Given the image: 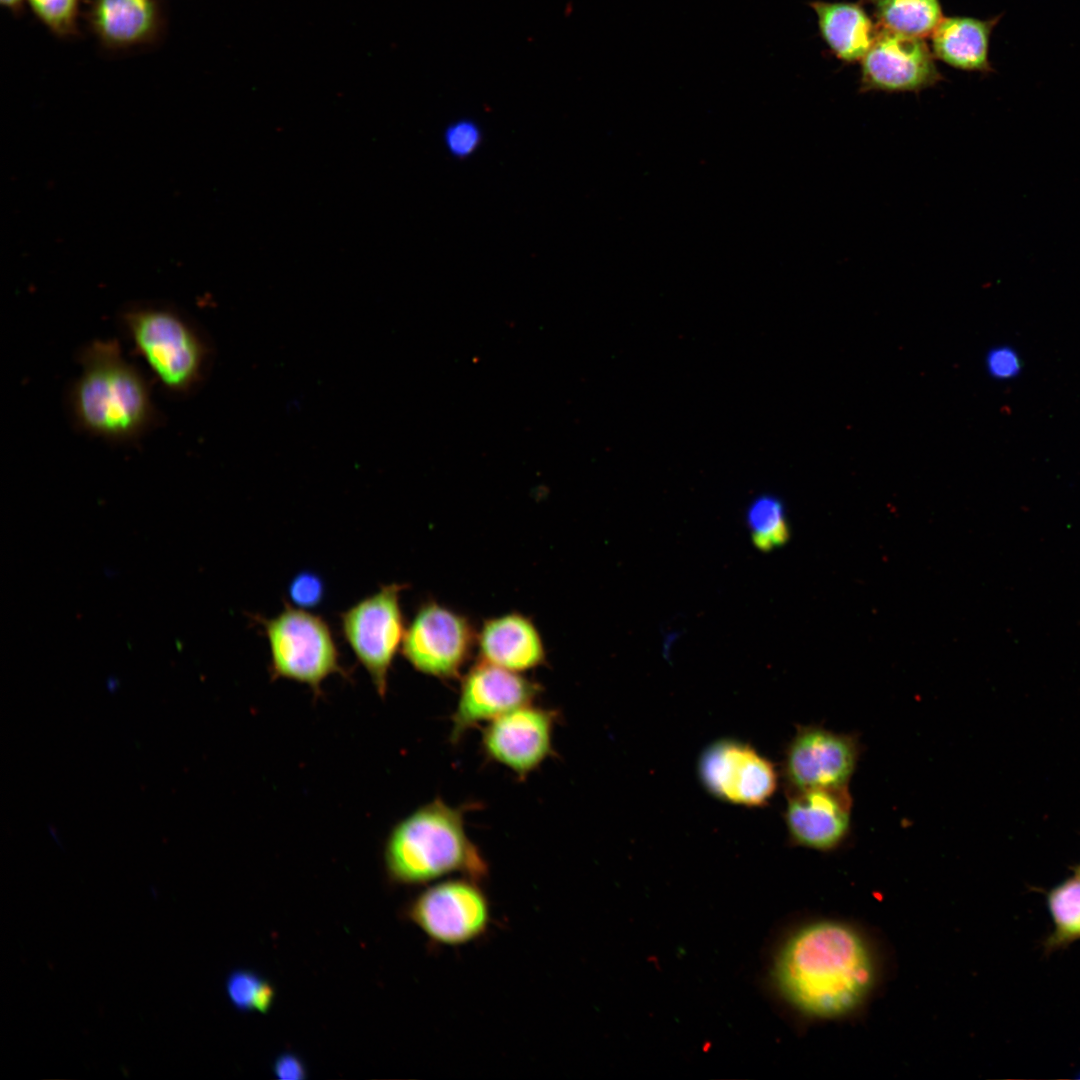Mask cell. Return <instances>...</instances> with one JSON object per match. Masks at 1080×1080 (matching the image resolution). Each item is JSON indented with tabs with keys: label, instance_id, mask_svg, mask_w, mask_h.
I'll list each match as a JSON object with an SVG mask.
<instances>
[{
	"label": "cell",
	"instance_id": "obj_16",
	"mask_svg": "<svg viewBox=\"0 0 1080 1080\" xmlns=\"http://www.w3.org/2000/svg\"><path fill=\"white\" fill-rule=\"evenodd\" d=\"M476 644L481 661L518 673L542 665L546 657L538 629L516 612L485 620Z\"/></svg>",
	"mask_w": 1080,
	"mask_h": 1080
},
{
	"label": "cell",
	"instance_id": "obj_20",
	"mask_svg": "<svg viewBox=\"0 0 1080 1080\" xmlns=\"http://www.w3.org/2000/svg\"><path fill=\"white\" fill-rule=\"evenodd\" d=\"M1053 930L1044 945L1051 952L1080 939V878L1073 877L1047 895Z\"/></svg>",
	"mask_w": 1080,
	"mask_h": 1080
},
{
	"label": "cell",
	"instance_id": "obj_5",
	"mask_svg": "<svg viewBox=\"0 0 1080 1080\" xmlns=\"http://www.w3.org/2000/svg\"><path fill=\"white\" fill-rule=\"evenodd\" d=\"M253 618L267 638L274 678L293 680L318 691L329 676L343 674L333 632L321 616L284 602L276 616Z\"/></svg>",
	"mask_w": 1080,
	"mask_h": 1080
},
{
	"label": "cell",
	"instance_id": "obj_1",
	"mask_svg": "<svg viewBox=\"0 0 1080 1080\" xmlns=\"http://www.w3.org/2000/svg\"><path fill=\"white\" fill-rule=\"evenodd\" d=\"M879 976L869 939L853 925L819 919L797 928L779 949L773 980L782 998L813 1020L854 1014L869 999Z\"/></svg>",
	"mask_w": 1080,
	"mask_h": 1080
},
{
	"label": "cell",
	"instance_id": "obj_11",
	"mask_svg": "<svg viewBox=\"0 0 1080 1080\" xmlns=\"http://www.w3.org/2000/svg\"><path fill=\"white\" fill-rule=\"evenodd\" d=\"M935 57L923 38L878 27L862 58L859 92L919 93L941 82Z\"/></svg>",
	"mask_w": 1080,
	"mask_h": 1080
},
{
	"label": "cell",
	"instance_id": "obj_3",
	"mask_svg": "<svg viewBox=\"0 0 1080 1080\" xmlns=\"http://www.w3.org/2000/svg\"><path fill=\"white\" fill-rule=\"evenodd\" d=\"M392 880L424 884L459 873L476 881L487 877L488 864L469 838L462 810L435 799L402 819L385 846Z\"/></svg>",
	"mask_w": 1080,
	"mask_h": 1080
},
{
	"label": "cell",
	"instance_id": "obj_6",
	"mask_svg": "<svg viewBox=\"0 0 1080 1080\" xmlns=\"http://www.w3.org/2000/svg\"><path fill=\"white\" fill-rule=\"evenodd\" d=\"M405 584L391 583L359 600L340 615L341 631L380 696L405 635L400 595Z\"/></svg>",
	"mask_w": 1080,
	"mask_h": 1080
},
{
	"label": "cell",
	"instance_id": "obj_28",
	"mask_svg": "<svg viewBox=\"0 0 1080 1080\" xmlns=\"http://www.w3.org/2000/svg\"><path fill=\"white\" fill-rule=\"evenodd\" d=\"M25 0H0L3 7L10 10L15 16L22 14Z\"/></svg>",
	"mask_w": 1080,
	"mask_h": 1080
},
{
	"label": "cell",
	"instance_id": "obj_29",
	"mask_svg": "<svg viewBox=\"0 0 1080 1080\" xmlns=\"http://www.w3.org/2000/svg\"><path fill=\"white\" fill-rule=\"evenodd\" d=\"M117 686H118V680L117 679L112 677V678L107 680V688H108V690L110 692H114L115 689L117 688Z\"/></svg>",
	"mask_w": 1080,
	"mask_h": 1080
},
{
	"label": "cell",
	"instance_id": "obj_13",
	"mask_svg": "<svg viewBox=\"0 0 1080 1080\" xmlns=\"http://www.w3.org/2000/svg\"><path fill=\"white\" fill-rule=\"evenodd\" d=\"M555 713L527 704L489 722L482 735L487 756L518 776L538 768L552 753Z\"/></svg>",
	"mask_w": 1080,
	"mask_h": 1080
},
{
	"label": "cell",
	"instance_id": "obj_26",
	"mask_svg": "<svg viewBox=\"0 0 1080 1080\" xmlns=\"http://www.w3.org/2000/svg\"><path fill=\"white\" fill-rule=\"evenodd\" d=\"M288 591L295 606L304 609L312 608L322 600L324 585L318 575L305 571L293 578Z\"/></svg>",
	"mask_w": 1080,
	"mask_h": 1080
},
{
	"label": "cell",
	"instance_id": "obj_14",
	"mask_svg": "<svg viewBox=\"0 0 1080 1080\" xmlns=\"http://www.w3.org/2000/svg\"><path fill=\"white\" fill-rule=\"evenodd\" d=\"M784 820L793 844L821 852L836 850L851 832L849 788L789 792Z\"/></svg>",
	"mask_w": 1080,
	"mask_h": 1080
},
{
	"label": "cell",
	"instance_id": "obj_8",
	"mask_svg": "<svg viewBox=\"0 0 1080 1080\" xmlns=\"http://www.w3.org/2000/svg\"><path fill=\"white\" fill-rule=\"evenodd\" d=\"M477 634L463 615L435 601L423 603L406 628L401 651L418 672L440 679L459 676Z\"/></svg>",
	"mask_w": 1080,
	"mask_h": 1080
},
{
	"label": "cell",
	"instance_id": "obj_22",
	"mask_svg": "<svg viewBox=\"0 0 1080 1080\" xmlns=\"http://www.w3.org/2000/svg\"><path fill=\"white\" fill-rule=\"evenodd\" d=\"M226 991L233 1006L240 1010L265 1013L272 1005V986L255 973L246 970L233 972L227 979Z\"/></svg>",
	"mask_w": 1080,
	"mask_h": 1080
},
{
	"label": "cell",
	"instance_id": "obj_21",
	"mask_svg": "<svg viewBox=\"0 0 1080 1080\" xmlns=\"http://www.w3.org/2000/svg\"><path fill=\"white\" fill-rule=\"evenodd\" d=\"M746 523L752 543L761 551L782 546L790 535L784 505L775 496L755 498L747 509Z\"/></svg>",
	"mask_w": 1080,
	"mask_h": 1080
},
{
	"label": "cell",
	"instance_id": "obj_30",
	"mask_svg": "<svg viewBox=\"0 0 1080 1080\" xmlns=\"http://www.w3.org/2000/svg\"><path fill=\"white\" fill-rule=\"evenodd\" d=\"M1075 876L1080 878V864L1075 867Z\"/></svg>",
	"mask_w": 1080,
	"mask_h": 1080
},
{
	"label": "cell",
	"instance_id": "obj_2",
	"mask_svg": "<svg viewBox=\"0 0 1080 1080\" xmlns=\"http://www.w3.org/2000/svg\"><path fill=\"white\" fill-rule=\"evenodd\" d=\"M82 371L70 393L81 430L115 442L139 438L155 409L149 385L123 356L115 340H94L80 354Z\"/></svg>",
	"mask_w": 1080,
	"mask_h": 1080
},
{
	"label": "cell",
	"instance_id": "obj_27",
	"mask_svg": "<svg viewBox=\"0 0 1080 1080\" xmlns=\"http://www.w3.org/2000/svg\"><path fill=\"white\" fill-rule=\"evenodd\" d=\"M305 1072L302 1061L290 1053L280 1055L274 1063V1073L280 1079H301Z\"/></svg>",
	"mask_w": 1080,
	"mask_h": 1080
},
{
	"label": "cell",
	"instance_id": "obj_24",
	"mask_svg": "<svg viewBox=\"0 0 1080 1080\" xmlns=\"http://www.w3.org/2000/svg\"><path fill=\"white\" fill-rule=\"evenodd\" d=\"M481 140V129L471 119L456 120L444 132L448 152L459 159L471 156L479 148Z\"/></svg>",
	"mask_w": 1080,
	"mask_h": 1080
},
{
	"label": "cell",
	"instance_id": "obj_15",
	"mask_svg": "<svg viewBox=\"0 0 1080 1080\" xmlns=\"http://www.w3.org/2000/svg\"><path fill=\"white\" fill-rule=\"evenodd\" d=\"M85 18L101 45L110 50L152 44L164 26L157 0H90Z\"/></svg>",
	"mask_w": 1080,
	"mask_h": 1080
},
{
	"label": "cell",
	"instance_id": "obj_23",
	"mask_svg": "<svg viewBox=\"0 0 1080 1080\" xmlns=\"http://www.w3.org/2000/svg\"><path fill=\"white\" fill-rule=\"evenodd\" d=\"M32 12L58 38L78 35L80 0H27Z\"/></svg>",
	"mask_w": 1080,
	"mask_h": 1080
},
{
	"label": "cell",
	"instance_id": "obj_18",
	"mask_svg": "<svg viewBox=\"0 0 1080 1080\" xmlns=\"http://www.w3.org/2000/svg\"><path fill=\"white\" fill-rule=\"evenodd\" d=\"M809 6L817 16L820 34L832 53L844 62L861 61L878 32V26L861 4L815 0Z\"/></svg>",
	"mask_w": 1080,
	"mask_h": 1080
},
{
	"label": "cell",
	"instance_id": "obj_12",
	"mask_svg": "<svg viewBox=\"0 0 1080 1080\" xmlns=\"http://www.w3.org/2000/svg\"><path fill=\"white\" fill-rule=\"evenodd\" d=\"M540 686L518 672L479 661L464 675L452 715L450 739L457 743L472 727L532 704Z\"/></svg>",
	"mask_w": 1080,
	"mask_h": 1080
},
{
	"label": "cell",
	"instance_id": "obj_19",
	"mask_svg": "<svg viewBox=\"0 0 1080 1080\" xmlns=\"http://www.w3.org/2000/svg\"><path fill=\"white\" fill-rule=\"evenodd\" d=\"M873 8L879 28L924 38L943 19L939 0H861Z\"/></svg>",
	"mask_w": 1080,
	"mask_h": 1080
},
{
	"label": "cell",
	"instance_id": "obj_9",
	"mask_svg": "<svg viewBox=\"0 0 1080 1080\" xmlns=\"http://www.w3.org/2000/svg\"><path fill=\"white\" fill-rule=\"evenodd\" d=\"M862 750L856 734L800 726L785 750L783 772L789 792L848 788Z\"/></svg>",
	"mask_w": 1080,
	"mask_h": 1080
},
{
	"label": "cell",
	"instance_id": "obj_10",
	"mask_svg": "<svg viewBox=\"0 0 1080 1080\" xmlns=\"http://www.w3.org/2000/svg\"><path fill=\"white\" fill-rule=\"evenodd\" d=\"M699 778L714 797L738 805H766L776 792L774 764L749 744L721 739L710 744L698 762Z\"/></svg>",
	"mask_w": 1080,
	"mask_h": 1080
},
{
	"label": "cell",
	"instance_id": "obj_25",
	"mask_svg": "<svg viewBox=\"0 0 1080 1080\" xmlns=\"http://www.w3.org/2000/svg\"><path fill=\"white\" fill-rule=\"evenodd\" d=\"M989 375L997 380H1011L1020 375L1023 363L1019 353L1009 345L990 349L985 358Z\"/></svg>",
	"mask_w": 1080,
	"mask_h": 1080
},
{
	"label": "cell",
	"instance_id": "obj_4",
	"mask_svg": "<svg viewBox=\"0 0 1080 1080\" xmlns=\"http://www.w3.org/2000/svg\"><path fill=\"white\" fill-rule=\"evenodd\" d=\"M122 319L137 352L169 391L184 393L199 381L207 348L180 314L137 306L126 310Z\"/></svg>",
	"mask_w": 1080,
	"mask_h": 1080
},
{
	"label": "cell",
	"instance_id": "obj_7",
	"mask_svg": "<svg viewBox=\"0 0 1080 1080\" xmlns=\"http://www.w3.org/2000/svg\"><path fill=\"white\" fill-rule=\"evenodd\" d=\"M477 882L463 877L428 887L411 902L410 920L441 945L459 946L478 939L488 929L491 911Z\"/></svg>",
	"mask_w": 1080,
	"mask_h": 1080
},
{
	"label": "cell",
	"instance_id": "obj_17",
	"mask_svg": "<svg viewBox=\"0 0 1080 1080\" xmlns=\"http://www.w3.org/2000/svg\"><path fill=\"white\" fill-rule=\"evenodd\" d=\"M1001 18L1002 14L989 19L943 17L930 35L934 57L963 71L993 72L989 59L990 39Z\"/></svg>",
	"mask_w": 1080,
	"mask_h": 1080
}]
</instances>
